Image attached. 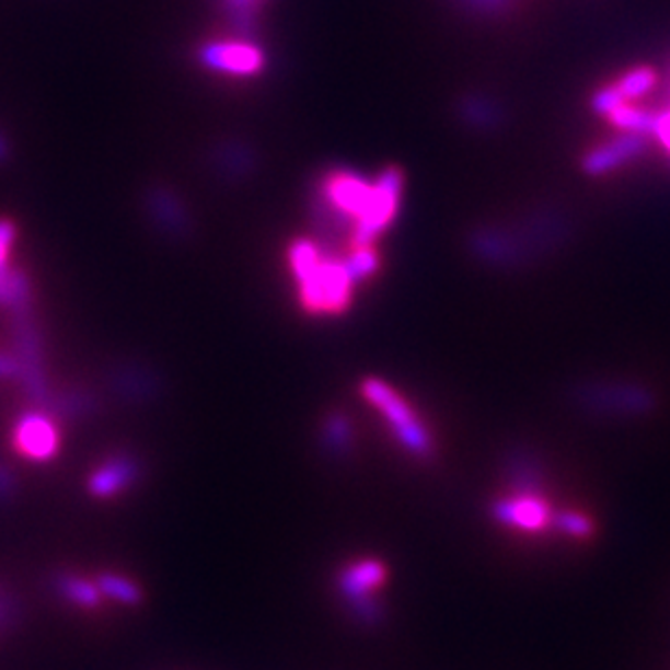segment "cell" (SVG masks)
<instances>
[{"label":"cell","mask_w":670,"mask_h":670,"mask_svg":"<svg viewBox=\"0 0 670 670\" xmlns=\"http://www.w3.org/2000/svg\"><path fill=\"white\" fill-rule=\"evenodd\" d=\"M291 267L300 280V296L307 311H345L351 296V274L345 265L324 263L311 243H298L291 252Z\"/></svg>","instance_id":"obj_1"},{"label":"cell","mask_w":670,"mask_h":670,"mask_svg":"<svg viewBox=\"0 0 670 670\" xmlns=\"http://www.w3.org/2000/svg\"><path fill=\"white\" fill-rule=\"evenodd\" d=\"M362 397L382 415L397 443L417 458H428L435 451V441L408 400L382 378H367L360 384Z\"/></svg>","instance_id":"obj_2"},{"label":"cell","mask_w":670,"mask_h":670,"mask_svg":"<svg viewBox=\"0 0 670 670\" xmlns=\"http://www.w3.org/2000/svg\"><path fill=\"white\" fill-rule=\"evenodd\" d=\"M493 515L501 525L528 534L545 532L554 521L552 504L543 495L532 490H521L499 499L493 508Z\"/></svg>","instance_id":"obj_3"},{"label":"cell","mask_w":670,"mask_h":670,"mask_svg":"<svg viewBox=\"0 0 670 670\" xmlns=\"http://www.w3.org/2000/svg\"><path fill=\"white\" fill-rule=\"evenodd\" d=\"M386 581V566L376 558H362L340 573L338 586L343 590V597L354 605H371V594L382 588Z\"/></svg>","instance_id":"obj_4"},{"label":"cell","mask_w":670,"mask_h":670,"mask_svg":"<svg viewBox=\"0 0 670 670\" xmlns=\"http://www.w3.org/2000/svg\"><path fill=\"white\" fill-rule=\"evenodd\" d=\"M15 446L33 460H48L57 451V432L46 417L28 415L15 428Z\"/></svg>","instance_id":"obj_5"},{"label":"cell","mask_w":670,"mask_h":670,"mask_svg":"<svg viewBox=\"0 0 670 670\" xmlns=\"http://www.w3.org/2000/svg\"><path fill=\"white\" fill-rule=\"evenodd\" d=\"M203 61L209 68H218L234 74H250L261 68V55L252 46L243 44H218L203 53Z\"/></svg>","instance_id":"obj_6"},{"label":"cell","mask_w":670,"mask_h":670,"mask_svg":"<svg viewBox=\"0 0 670 670\" xmlns=\"http://www.w3.org/2000/svg\"><path fill=\"white\" fill-rule=\"evenodd\" d=\"M130 473H132L130 464L115 460V462H109L107 466L96 471V475L92 477L90 486H92L94 495L109 497V495H113L115 490H119L130 480Z\"/></svg>","instance_id":"obj_7"},{"label":"cell","mask_w":670,"mask_h":670,"mask_svg":"<svg viewBox=\"0 0 670 670\" xmlns=\"http://www.w3.org/2000/svg\"><path fill=\"white\" fill-rule=\"evenodd\" d=\"M554 523L562 534L579 539V541H586L594 534V525H592L590 517L584 515V512H575V510L562 512L554 519Z\"/></svg>","instance_id":"obj_8"},{"label":"cell","mask_w":670,"mask_h":670,"mask_svg":"<svg viewBox=\"0 0 670 670\" xmlns=\"http://www.w3.org/2000/svg\"><path fill=\"white\" fill-rule=\"evenodd\" d=\"M101 588H103L107 594H112L117 601H124V603H135V601L139 599L137 588H135L130 581L122 579V577H112V575L103 577V579H101Z\"/></svg>","instance_id":"obj_9"},{"label":"cell","mask_w":670,"mask_h":670,"mask_svg":"<svg viewBox=\"0 0 670 670\" xmlns=\"http://www.w3.org/2000/svg\"><path fill=\"white\" fill-rule=\"evenodd\" d=\"M68 597L81 605H94L99 601V588L88 584V581H81V579H66L63 584Z\"/></svg>","instance_id":"obj_10"},{"label":"cell","mask_w":670,"mask_h":670,"mask_svg":"<svg viewBox=\"0 0 670 670\" xmlns=\"http://www.w3.org/2000/svg\"><path fill=\"white\" fill-rule=\"evenodd\" d=\"M11 236H13L11 223L0 222V267H4L7 252H9V245H11Z\"/></svg>","instance_id":"obj_11"},{"label":"cell","mask_w":670,"mask_h":670,"mask_svg":"<svg viewBox=\"0 0 670 670\" xmlns=\"http://www.w3.org/2000/svg\"><path fill=\"white\" fill-rule=\"evenodd\" d=\"M13 367H11V362H7V360H0V373H9Z\"/></svg>","instance_id":"obj_12"}]
</instances>
